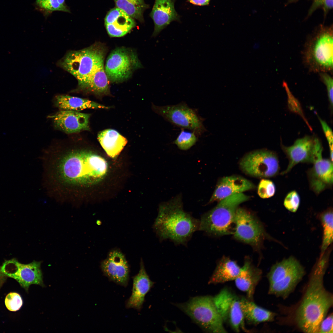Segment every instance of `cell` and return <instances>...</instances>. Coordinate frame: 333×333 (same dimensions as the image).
<instances>
[{
	"instance_id": "obj_21",
	"label": "cell",
	"mask_w": 333,
	"mask_h": 333,
	"mask_svg": "<svg viewBox=\"0 0 333 333\" xmlns=\"http://www.w3.org/2000/svg\"><path fill=\"white\" fill-rule=\"evenodd\" d=\"M107 32L111 37H121L126 34L136 25L133 18L121 10L110 9L105 18Z\"/></svg>"
},
{
	"instance_id": "obj_8",
	"label": "cell",
	"mask_w": 333,
	"mask_h": 333,
	"mask_svg": "<svg viewBox=\"0 0 333 333\" xmlns=\"http://www.w3.org/2000/svg\"><path fill=\"white\" fill-rule=\"evenodd\" d=\"M176 306L205 331L212 333L227 332L213 297H196L184 303L177 304Z\"/></svg>"
},
{
	"instance_id": "obj_24",
	"label": "cell",
	"mask_w": 333,
	"mask_h": 333,
	"mask_svg": "<svg viewBox=\"0 0 333 333\" xmlns=\"http://www.w3.org/2000/svg\"><path fill=\"white\" fill-rule=\"evenodd\" d=\"M240 302L245 320L249 324L257 325L272 322L277 315L276 313L257 305L252 300L245 297L240 298Z\"/></svg>"
},
{
	"instance_id": "obj_26",
	"label": "cell",
	"mask_w": 333,
	"mask_h": 333,
	"mask_svg": "<svg viewBox=\"0 0 333 333\" xmlns=\"http://www.w3.org/2000/svg\"><path fill=\"white\" fill-rule=\"evenodd\" d=\"M241 269L235 261L223 257L218 263L209 283L216 284L234 280L240 274Z\"/></svg>"
},
{
	"instance_id": "obj_6",
	"label": "cell",
	"mask_w": 333,
	"mask_h": 333,
	"mask_svg": "<svg viewBox=\"0 0 333 333\" xmlns=\"http://www.w3.org/2000/svg\"><path fill=\"white\" fill-rule=\"evenodd\" d=\"M249 199L248 196L241 193L220 200L212 209L202 215L199 230L216 236L231 233L232 225L239 205Z\"/></svg>"
},
{
	"instance_id": "obj_25",
	"label": "cell",
	"mask_w": 333,
	"mask_h": 333,
	"mask_svg": "<svg viewBox=\"0 0 333 333\" xmlns=\"http://www.w3.org/2000/svg\"><path fill=\"white\" fill-rule=\"evenodd\" d=\"M97 139L107 155L112 158L117 156L127 142V139L117 131L112 129L100 132Z\"/></svg>"
},
{
	"instance_id": "obj_2",
	"label": "cell",
	"mask_w": 333,
	"mask_h": 333,
	"mask_svg": "<svg viewBox=\"0 0 333 333\" xmlns=\"http://www.w3.org/2000/svg\"><path fill=\"white\" fill-rule=\"evenodd\" d=\"M328 257H319L310 274L302 297L297 308L294 320L303 332L318 333L320 324L333 305L332 294L327 290L323 278Z\"/></svg>"
},
{
	"instance_id": "obj_19",
	"label": "cell",
	"mask_w": 333,
	"mask_h": 333,
	"mask_svg": "<svg viewBox=\"0 0 333 333\" xmlns=\"http://www.w3.org/2000/svg\"><path fill=\"white\" fill-rule=\"evenodd\" d=\"M255 188L250 181L239 175L224 177L218 182L208 203L219 201L233 194L243 193Z\"/></svg>"
},
{
	"instance_id": "obj_17",
	"label": "cell",
	"mask_w": 333,
	"mask_h": 333,
	"mask_svg": "<svg viewBox=\"0 0 333 333\" xmlns=\"http://www.w3.org/2000/svg\"><path fill=\"white\" fill-rule=\"evenodd\" d=\"M104 274L111 281L126 286L129 279V266L124 255L118 250L110 252L101 263Z\"/></svg>"
},
{
	"instance_id": "obj_14",
	"label": "cell",
	"mask_w": 333,
	"mask_h": 333,
	"mask_svg": "<svg viewBox=\"0 0 333 333\" xmlns=\"http://www.w3.org/2000/svg\"><path fill=\"white\" fill-rule=\"evenodd\" d=\"M41 262L34 261L27 264L21 263L15 259L5 261L1 266L6 276L15 280L27 291L29 286L35 284L44 286Z\"/></svg>"
},
{
	"instance_id": "obj_13",
	"label": "cell",
	"mask_w": 333,
	"mask_h": 333,
	"mask_svg": "<svg viewBox=\"0 0 333 333\" xmlns=\"http://www.w3.org/2000/svg\"><path fill=\"white\" fill-rule=\"evenodd\" d=\"M140 66L135 54L126 49L119 48L113 51L107 57L105 70L109 80L117 82L128 78L133 70Z\"/></svg>"
},
{
	"instance_id": "obj_36",
	"label": "cell",
	"mask_w": 333,
	"mask_h": 333,
	"mask_svg": "<svg viewBox=\"0 0 333 333\" xmlns=\"http://www.w3.org/2000/svg\"><path fill=\"white\" fill-rule=\"evenodd\" d=\"M320 79L325 85L327 89L328 100L332 107L333 106V79L327 72L319 73Z\"/></svg>"
},
{
	"instance_id": "obj_31",
	"label": "cell",
	"mask_w": 333,
	"mask_h": 333,
	"mask_svg": "<svg viewBox=\"0 0 333 333\" xmlns=\"http://www.w3.org/2000/svg\"><path fill=\"white\" fill-rule=\"evenodd\" d=\"M198 137L194 132L186 131L182 129L173 143L179 149L186 150L195 145L197 141Z\"/></svg>"
},
{
	"instance_id": "obj_9",
	"label": "cell",
	"mask_w": 333,
	"mask_h": 333,
	"mask_svg": "<svg viewBox=\"0 0 333 333\" xmlns=\"http://www.w3.org/2000/svg\"><path fill=\"white\" fill-rule=\"evenodd\" d=\"M153 111L166 121L182 128L194 132L198 136L206 131L204 119L198 111L189 107L184 102L175 105L158 106L153 105Z\"/></svg>"
},
{
	"instance_id": "obj_35",
	"label": "cell",
	"mask_w": 333,
	"mask_h": 333,
	"mask_svg": "<svg viewBox=\"0 0 333 333\" xmlns=\"http://www.w3.org/2000/svg\"><path fill=\"white\" fill-rule=\"evenodd\" d=\"M300 201V197L298 193L295 191H293L286 195L284 200V205L288 210L294 212L298 210Z\"/></svg>"
},
{
	"instance_id": "obj_27",
	"label": "cell",
	"mask_w": 333,
	"mask_h": 333,
	"mask_svg": "<svg viewBox=\"0 0 333 333\" xmlns=\"http://www.w3.org/2000/svg\"><path fill=\"white\" fill-rule=\"evenodd\" d=\"M56 106L60 109L80 111L85 109H109V107L86 99L67 95L56 97Z\"/></svg>"
},
{
	"instance_id": "obj_1",
	"label": "cell",
	"mask_w": 333,
	"mask_h": 333,
	"mask_svg": "<svg viewBox=\"0 0 333 333\" xmlns=\"http://www.w3.org/2000/svg\"><path fill=\"white\" fill-rule=\"evenodd\" d=\"M50 175L57 187L78 195L80 189L98 182L106 175V161L91 151L74 149L53 158Z\"/></svg>"
},
{
	"instance_id": "obj_16",
	"label": "cell",
	"mask_w": 333,
	"mask_h": 333,
	"mask_svg": "<svg viewBox=\"0 0 333 333\" xmlns=\"http://www.w3.org/2000/svg\"><path fill=\"white\" fill-rule=\"evenodd\" d=\"M91 114L71 110H63L49 116L58 130L67 134L89 130Z\"/></svg>"
},
{
	"instance_id": "obj_18",
	"label": "cell",
	"mask_w": 333,
	"mask_h": 333,
	"mask_svg": "<svg viewBox=\"0 0 333 333\" xmlns=\"http://www.w3.org/2000/svg\"><path fill=\"white\" fill-rule=\"evenodd\" d=\"M333 162L331 159L321 156L313 163V166L308 171L310 187L317 194L333 185Z\"/></svg>"
},
{
	"instance_id": "obj_5",
	"label": "cell",
	"mask_w": 333,
	"mask_h": 333,
	"mask_svg": "<svg viewBox=\"0 0 333 333\" xmlns=\"http://www.w3.org/2000/svg\"><path fill=\"white\" fill-rule=\"evenodd\" d=\"M333 27L321 24L314 30L306 43L303 60L310 71L332 72Z\"/></svg>"
},
{
	"instance_id": "obj_22",
	"label": "cell",
	"mask_w": 333,
	"mask_h": 333,
	"mask_svg": "<svg viewBox=\"0 0 333 333\" xmlns=\"http://www.w3.org/2000/svg\"><path fill=\"white\" fill-rule=\"evenodd\" d=\"M132 294L127 301V308L140 310L144 302L145 297L153 284L147 275L142 261L138 273L133 277Z\"/></svg>"
},
{
	"instance_id": "obj_37",
	"label": "cell",
	"mask_w": 333,
	"mask_h": 333,
	"mask_svg": "<svg viewBox=\"0 0 333 333\" xmlns=\"http://www.w3.org/2000/svg\"><path fill=\"white\" fill-rule=\"evenodd\" d=\"M324 134L328 142L330 148V159L333 162V137L332 130L327 123L319 118Z\"/></svg>"
},
{
	"instance_id": "obj_40",
	"label": "cell",
	"mask_w": 333,
	"mask_h": 333,
	"mask_svg": "<svg viewBox=\"0 0 333 333\" xmlns=\"http://www.w3.org/2000/svg\"><path fill=\"white\" fill-rule=\"evenodd\" d=\"M6 277V275L2 271L1 267L0 266V288L4 282Z\"/></svg>"
},
{
	"instance_id": "obj_30",
	"label": "cell",
	"mask_w": 333,
	"mask_h": 333,
	"mask_svg": "<svg viewBox=\"0 0 333 333\" xmlns=\"http://www.w3.org/2000/svg\"><path fill=\"white\" fill-rule=\"evenodd\" d=\"M65 0H36L35 5L38 9L45 15H48L54 11L70 13Z\"/></svg>"
},
{
	"instance_id": "obj_23",
	"label": "cell",
	"mask_w": 333,
	"mask_h": 333,
	"mask_svg": "<svg viewBox=\"0 0 333 333\" xmlns=\"http://www.w3.org/2000/svg\"><path fill=\"white\" fill-rule=\"evenodd\" d=\"M262 271L246 260L239 275L234 280L237 287L245 292L247 298L252 300L256 287L261 278Z\"/></svg>"
},
{
	"instance_id": "obj_7",
	"label": "cell",
	"mask_w": 333,
	"mask_h": 333,
	"mask_svg": "<svg viewBox=\"0 0 333 333\" xmlns=\"http://www.w3.org/2000/svg\"><path fill=\"white\" fill-rule=\"evenodd\" d=\"M305 274L303 267L293 257L275 264L267 276L269 282L268 293L286 298L294 291Z\"/></svg>"
},
{
	"instance_id": "obj_29",
	"label": "cell",
	"mask_w": 333,
	"mask_h": 333,
	"mask_svg": "<svg viewBox=\"0 0 333 333\" xmlns=\"http://www.w3.org/2000/svg\"><path fill=\"white\" fill-rule=\"evenodd\" d=\"M320 219L323 228V236L321 247L322 257L333 241V211L329 208L322 212Z\"/></svg>"
},
{
	"instance_id": "obj_33",
	"label": "cell",
	"mask_w": 333,
	"mask_h": 333,
	"mask_svg": "<svg viewBox=\"0 0 333 333\" xmlns=\"http://www.w3.org/2000/svg\"><path fill=\"white\" fill-rule=\"evenodd\" d=\"M298 0H289L288 3L295 2ZM312 3L307 14V17L310 16L318 8H321L323 10L324 18L328 12L333 7V0H311Z\"/></svg>"
},
{
	"instance_id": "obj_34",
	"label": "cell",
	"mask_w": 333,
	"mask_h": 333,
	"mask_svg": "<svg viewBox=\"0 0 333 333\" xmlns=\"http://www.w3.org/2000/svg\"><path fill=\"white\" fill-rule=\"evenodd\" d=\"M5 303L8 310L11 311H16L22 307L23 305V300L19 294L16 292H10L6 297Z\"/></svg>"
},
{
	"instance_id": "obj_15",
	"label": "cell",
	"mask_w": 333,
	"mask_h": 333,
	"mask_svg": "<svg viewBox=\"0 0 333 333\" xmlns=\"http://www.w3.org/2000/svg\"><path fill=\"white\" fill-rule=\"evenodd\" d=\"M234 235L237 239L257 248L264 237L262 225L258 220L246 210L238 208L234 220Z\"/></svg>"
},
{
	"instance_id": "obj_12",
	"label": "cell",
	"mask_w": 333,
	"mask_h": 333,
	"mask_svg": "<svg viewBox=\"0 0 333 333\" xmlns=\"http://www.w3.org/2000/svg\"><path fill=\"white\" fill-rule=\"evenodd\" d=\"M282 148L289 160L286 169L282 175L290 171L299 163H313L322 156L323 147L319 139L313 136H306L296 140L289 146H282Z\"/></svg>"
},
{
	"instance_id": "obj_10",
	"label": "cell",
	"mask_w": 333,
	"mask_h": 333,
	"mask_svg": "<svg viewBox=\"0 0 333 333\" xmlns=\"http://www.w3.org/2000/svg\"><path fill=\"white\" fill-rule=\"evenodd\" d=\"M239 166L246 174L259 178H268L278 175L280 170L276 154L266 149L251 151L241 159Z\"/></svg>"
},
{
	"instance_id": "obj_39",
	"label": "cell",
	"mask_w": 333,
	"mask_h": 333,
	"mask_svg": "<svg viewBox=\"0 0 333 333\" xmlns=\"http://www.w3.org/2000/svg\"><path fill=\"white\" fill-rule=\"evenodd\" d=\"M210 0H188L191 3L196 5L204 6L208 5Z\"/></svg>"
},
{
	"instance_id": "obj_3",
	"label": "cell",
	"mask_w": 333,
	"mask_h": 333,
	"mask_svg": "<svg viewBox=\"0 0 333 333\" xmlns=\"http://www.w3.org/2000/svg\"><path fill=\"white\" fill-rule=\"evenodd\" d=\"M105 51L101 47L93 45L67 54L60 62L61 66L73 75L78 82V89L94 90L109 86L105 70Z\"/></svg>"
},
{
	"instance_id": "obj_4",
	"label": "cell",
	"mask_w": 333,
	"mask_h": 333,
	"mask_svg": "<svg viewBox=\"0 0 333 333\" xmlns=\"http://www.w3.org/2000/svg\"><path fill=\"white\" fill-rule=\"evenodd\" d=\"M200 221L185 212L181 195L160 204L153 228L159 239H170L175 244L186 245L195 231Z\"/></svg>"
},
{
	"instance_id": "obj_38",
	"label": "cell",
	"mask_w": 333,
	"mask_h": 333,
	"mask_svg": "<svg viewBox=\"0 0 333 333\" xmlns=\"http://www.w3.org/2000/svg\"><path fill=\"white\" fill-rule=\"evenodd\" d=\"M333 319L332 313L325 317L320 324L318 333H332Z\"/></svg>"
},
{
	"instance_id": "obj_28",
	"label": "cell",
	"mask_w": 333,
	"mask_h": 333,
	"mask_svg": "<svg viewBox=\"0 0 333 333\" xmlns=\"http://www.w3.org/2000/svg\"><path fill=\"white\" fill-rule=\"evenodd\" d=\"M116 7L133 18L141 22L144 21L143 13L149 5L144 0H114Z\"/></svg>"
},
{
	"instance_id": "obj_32",
	"label": "cell",
	"mask_w": 333,
	"mask_h": 333,
	"mask_svg": "<svg viewBox=\"0 0 333 333\" xmlns=\"http://www.w3.org/2000/svg\"><path fill=\"white\" fill-rule=\"evenodd\" d=\"M276 191V187L271 181L263 179L260 181L258 186L257 193L262 198L266 199L273 196Z\"/></svg>"
},
{
	"instance_id": "obj_20",
	"label": "cell",
	"mask_w": 333,
	"mask_h": 333,
	"mask_svg": "<svg viewBox=\"0 0 333 333\" xmlns=\"http://www.w3.org/2000/svg\"><path fill=\"white\" fill-rule=\"evenodd\" d=\"M175 0H155L150 16L154 23L152 34L156 37L173 21H179L180 16L174 7Z\"/></svg>"
},
{
	"instance_id": "obj_11",
	"label": "cell",
	"mask_w": 333,
	"mask_h": 333,
	"mask_svg": "<svg viewBox=\"0 0 333 333\" xmlns=\"http://www.w3.org/2000/svg\"><path fill=\"white\" fill-rule=\"evenodd\" d=\"M213 299L223 323L228 324L236 332H239L241 330L250 332L245 326L238 297L228 289L224 288L213 297Z\"/></svg>"
}]
</instances>
